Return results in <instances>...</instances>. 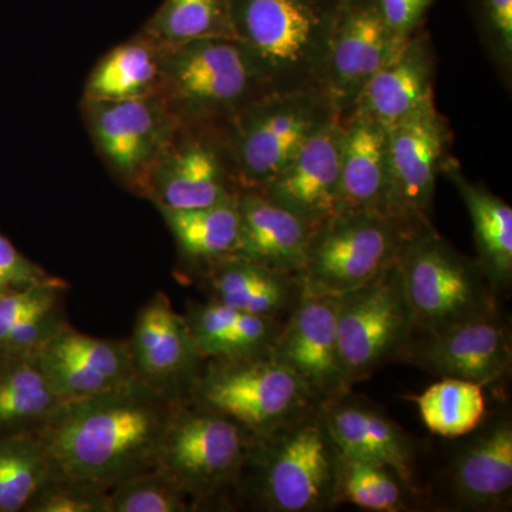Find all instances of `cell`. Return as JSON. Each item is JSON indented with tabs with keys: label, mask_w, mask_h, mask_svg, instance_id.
Listing matches in <instances>:
<instances>
[{
	"label": "cell",
	"mask_w": 512,
	"mask_h": 512,
	"mask_svg": "<svg viewBox=\"0 0 512 512\" xmlns=\"http://www.w3.org/2000/svg\"><path fill=\"white\" fill-rule=\"evenodd\" d=\"M177 393L137 377L109 392L63 403L35 431L52 478L110 491L127 478L154 470Z\"/></svg>",
	"instance_id": "1"
},
{
	"label": "cell",
	"mask_w": 512,
	"mask_h": 512,
	"mask_svg": "<svg viewBox=\"0 0 512 512\" xmlns=\"http://www.w3.org/2000/svg\"><path fill=\"white\" fill-rule=\"evenodd\" d=\"M342 0H231L237 42L268 93L326 90Z\"/></svg>",
	"instance_id": "2"
},
{
	"label": "cell",
	"mask_w": 512,
	"mask_h": 512,
	"mask_svg": "<svg viewBox=\"0 0 512 512\" xmlns=\"http://www.w3.org/2000/svg\"><path fill=\"white\" fill-rule=\"evenodd\" d=\"M266 94L237 40L163 47L160 96L183 126L227 127Z\"/></svg>",
	"instance_id": "3"
},
{
	"label": "cell",
	"mask_w": 512,
	"mask_h": 512,
	"mask_svg": "<svg viewBox=\"0 0 512 512\" xmlns=\"http://www.w3.org/2000/svg\"><path fill=\"white\" fill-rule=\"evenodd\" d=\"M413 333L433 332L494 315L498 293L477 258L460 254L430 220L421 222L399 261Z\"/></svg>",
	"instance_id": "4"
},
{
	"label": "cell",
	"mask_w": 512,
	"mask_h": 512,
	"mask_svg": "<svg viewBox=\"0 0 512 512\" xmlns=\"http://www.w3.org/2000/svg\"><path fill=\"white\" fill-rule=\"evenodd\" d=\"M420 224L376 211L336 212L313 228L305 266L296 275L301 295L342 296L369 284L400 261Z\"/></svg>",
	"instance_id": "5"
},
{
	"label": "cell",
	"mask_w": 512,
	"mask_h": 512,
	"mask_svg": "<svg viewBox=\"0 0 512 512\" xmlns=\"http://www.w3.org/2000/svg\"><path fill=\"white\" fill-rule=\"evenodd\" d=\"M339 448L320 412L303 413L272 433L252 437L245 466L269 511L313 512L335 507Z\"/></svg>",
	"instance_id": "6"
},
{
	"label": "cell",
	"mask_w": 512,
	"mask_h": 512,
	"mask_svg": "<svg viewBox=\"0 0 512 512\" xmlns=\"http://www.w3.org/2000/svg\"><path fill=\"white\" fill-rule=\"evenodd\" d=\"M190 382L198 406L235 421L252 437L272 433L311 410L308 387L271 353L210 359Z\"/></svg>",
	"instance_id": "7"
},
{
	"label": "cell",
	"mask_w": 512,
	"mask_h": 512,
	"mask_svg": "<svg viewBox=\"0 0 512 512\" xmlns=\"http://www.w3.org/2000/svg\"><path fill=\"white\" fill-rule=\"evenodd\" d=\"M338 116L326 90L269 93L249 104L225 127L241 190L261 191Z\"/></svg>",
	"instance_id": "8"
},
{
	"label": "cell",
	"mask_w": 512,
	"mask_h": 512,
	"mask_svg": "<svg viewBox=\"0 0 512 512\" xmlns=\"http://www.w3.org/2000/svg\"><path fill=\"white\" fill-rule=\"evenodd\" d=\"M252 436L235 421L178 399L158 447L160 471L198 505L242 477Z\"/></svg>",
	"instance_id": "9"
},
{
	"label": "cell",
	"mask_w": 512,
	"mask_h": 512,
	"mask_svg": "<svg viewBox=\"0 0 512 512\" xmlns=\"http://www.w3.org/2000/svg\"><path fill=\"white\" fill-rule=\"evenodd\" d=\"M413 335L399 262L369 284L340 296L338 345L349 389L394 359Z\"/></svg>",
	"instance_id": "10"
},
{
	"label": "cell",
	"mask_w": 512,
	"mask_h": 512,
	"mask_svg": "<svg viewBox=\"0 0 512 512\" xmlns=\"http://www.w3.org/2000/svg\"><path fill=\"white\" fill-rule=\"evenodd\" d=\"M93 141L110 170L148 197L151 173L183 124L160 94L128 100H84Z\"/></svg>",
	"instance_id": "11"
},
{
	"label": "cell",
	"mask_w": 512,
	"mask_h": 512,
	"mask_svg": "<svg viewBox=\"0 0 512 512\" xmlns=\"http://www.w3.org/2000/svg\"><path fill=\"white\" fill-rule=\"evenodd\" d=\"M241 191L225 127L217 126H181L148 184V197L168 210L210 207Z\"/></svg>",
	"instance_id": "12"
},
{
	"label": "cell",
	"mask_w": 512,
	"mask_h": 512,
	"mask_svg": "<svg viewBox=\"0 0 512 512\" xmlns=\"http://www.w3.org/2000/svg\"><path fill=\"white\" fill-rule=\"evenodd\" d=\"M394 359L431 375L456 377L485 386L510 372V326L498 312L433 332L413 333Z\"/></svg>",
	"instance_id": "13"
},
{
	"label": "cell",
	"mask_w": 512,
	"mask_h": 512,
	"mask_svg": "<svg viewBox=\"0 0 512 512\" xmlns=\"http://www.w3.org/2000/svg\"><path fill=\"white\" fill-rule=\"evenodd\" d=\"M451 144L453 131L434 100L389 127L397 217L413 224L430 220L437 177L453 158Z\"/></svg>",
	"instance_id": "14"
},
{
	"label": "cell",
	"mask_w": 512,
	"mask_h": 512,
	"mask_svg": "<svg viewBox=\"0 0 512 512\" xmlns=\"http://www.w3.org/2000/svg\"><path fill=\"white\" fill-rule=\"evenodd\" d=\"M340 296H299L269 353L308 387L319 404L346 397L338 345Z\"/></svg>",
	"instance_id": "15"
},
{
	"label": "cell",
	"mask_w": 512,
	"mask_h": 512,
	"mask_svg": "<svg viewBox=\"0 0 512 512\" xmlns=\"http://www.w3.org/2000/svg\"><path fill=\"white\" fill-rule=\"evenodd\" d=\"M33 352L66 402L109 392L138 377L128 342L84 335L64 322Z\"/></svg>",
	"instance_id": "16"
},
{
	"label": "cell",
	"mask_w": 512,
	"mask_h": 512,
	"mask_svg": "<svg viewBox=\"0 0 512 512\" xmlns=\"http://www.w3.org/2000/svg\"><path fill=\"white\" fill-rule=\"evenodd\" d=\"M393 55L392 40L379 0H342L330 46L326 92L340 119L377 70Z\"/></svg>",
	"instance_id": "17"
},
{
	"label": "cell",
	"mask_w": 512,
	"mask_h": 512,
	"mask_svg": "<svg viewBox=\"0 0 512 512\" xmlns=\"http://www.w3.org/2000/svg\"><path fill=\"white\" fill-rule=\"evenodd\" d=\"M343 137L345 121L338 116L305 144L281 174L258 192L313 228L328 220L339 208Z\"/></svg>",
	"instance_id": "18"
},
{
	"label": "cell",
	"mask_w": 512,
	"mask_h": 512,
	"mask_svg": "<svg viewBox=\"0 0 512 512\" xmlns=\"http://www.w3.org/2000/svg\"><path fill=\"white\" fill-rule=\"evenodd\" d=\"M128 346L138 379L165 389L180 390L181 384L191 382L202 360L187 318L175 311L163 292L138 312Z\"/></svg>",
	"instance_id": "19"
},
{
	"label": "cell",
	"mask_w": 512,
	"mask_h": 512,
	"mask_svg": "<svg viewBox=\"0 0 512 512\" xmlns=\"http://www.w3.org/2000/svg\"><path fill=\"white\" fill-rule=\"evenodd\" d=\"M436 53L424 28L377 70L350 113L365 114L387 127L434 100Z\"/></svg>",
	"instance_id": "20"
},
{
	"label": "cell",
	"mask_w": 512,
	"mask_h": 512,
	"mask_svg": "<svg viewBox=\"0 0 512 512\" xmlns=\"http://www.w3.org/2000/svg\"><path fill=\"white\" fill-rule=\"evenodd\" d=\"M340 171L339 208L394 215V191L389 156V127L365 114L350 113Z\"/></svg>",
	"instance_id": "21"
},
{
	"label": "cell",
	"mask_w": 512,
	"mask_h": 512,
	"mask_svg": "<svg viewBox=\"0 0 512 512\" xmlns=\"http://www.w3.org/2000/svg\"><path fill=\"white\" fill-rule=\"evenodd\" d=\"M239 232L234 255L284 274L305 266L313 227L261 192L238 194Z\"/></svg>",
	"instance_id": "22"
},
{
	"label": "cell",
	"mask_w": 512,
	"mask_h": 512,
	"mask_svg": "<svg viewBox=\"0 0 512 512\" xmlns=\"http://www.w3.org/2000/svg\"><path fill=\"white\" fill-rule=\"evenodd\" d=\"M319 412L340 453L389 468L407 491L416 493L412 444L389 417L345 397L320 404Z\"/></svg>",
	"instance_id": "23"
},
{
	"label": "cell",
	"mask_w": 512,
	"mask_h": 512,
	"mask_svg": "<svg viewBox=\"0 0 512 512\" xmlns=\"http://www.w3.org/2000/svg\"><path fill=\"white\" fill-rule=\"evenodd\" d=\"M453 488L471 510L505 507L512 493V424L495 421L471 441L453 468Z\"/></svg>",
	"instance_id": "24"
},
{
	"label": "cell",
	"mask_w": 512,
	"mask_h": 512,
	"mask_svg": "<svg viewBox=\"0 0 512 512\" xmlns=\"http://www.w3.org/2000/svg\"><path fill=\"white\" fill-rule=\"evenodd\" d=\"M443 175L454 184L473 222L477 261L498 293L512 284V208L483 184L468 180L456 158Z\"/></svg>",
	"instance_id": "25"
},
{
	"label": "cell",
	"mask_w": 512,
	"mask_h": 512,
	"mask_svg": "<svg viewBox=\"0 0 512 512\" xmlns=\"http://www.w3.org/2000/svg\"><path fill=\"white\" fill-rule=\"evenodd\" d=\"M214 301L252 315L279 316L291 312L301 296L295 275L265 268L231 255L207 268Z\"/></svg>",
	"instance_id": "26"
},
{
	"label": "cell",
	"mask_w": 512,
	"mask_h": 512,
	"mask_svg": "<svg viewBox=\"0 0 512 512\" xmlns=\"http://www.w3.org/2000/svg\"><path fill=\"white\" fill-rule=\"evenodd\" d=\"M201 359H237L269 352L282 323L214 301L185 316Z\"/></svg>",
	"instance_id": "27"
},
{
	"label": "cell",
	"mask_w": 512,
	"mask_h": 512,
	"mask_svg": "<svg viewBox=\"0 0 512 512\" xmlns=\"http://www.w3.org/2000/svg\"><path fill=\"white\" fill-rule=\"evenodd\" d=\"M163 47L140 33L101 59L87 80L84 100H128L160 94Z\"/></svg>",
	"instance_id": "28"
},
{
	"label": "cell",
	"mask_w": 512,
	"mask_h": 512,
	"mask_svg": "<svg viewBox=\"0 0 512 512\" xmlns=\"http://www.w3.org/2000/svg\"><path fill=\"white\" fill-rule=\"evenodd\" d=\"M8 355L0 366V430L35 433L66 400L53 390L35 352Z\"/></svg>",
	"instance_id": "29"
},
{
	"label": "cell",
	"mask_w": 512,
	"mask_h": 512,
	"mask_svg": "<svg viewBox=\"0 0 512 512\" xmlns=\"http://www.w3.org/2000/svg\"><path fill=\"white\" fill-rule=\"evenodd\" d=\"M160 211L188 261L210 268L234 255L239 232L238 197L210 207Z\"/></svg>",
	"instance_id": "30"
},
{
	"label": "cell",
	"mask_w": 512,
	"mask_h": 512,
	"mask_svg": "<svg viewBox=\"0 0 512 512\" xmlns=\"http://www.w3.org/2000/svg\"><path fill=\"white\" fill-rule=\"evenodd\" d=\"M141 33L161 47L204 39L237 40L231 0H164Z\"/></svg>",
	"instance_id": "31"
},
{
	"label": "cell",
	"mask_w": 512,
	"mask_h": 512,
	"mask_svg": "<svg viewBox=\"0 0 512 512\" xmlns=\"http://www.w3.org/2000/svg\"><path fill=\"white\" fill-rule=\"evenodd\" d=\"M483 387L470 380L441 377L413 400L431 433L457 439L473 433L483 423L487 414Z\"/></svg>",
	"instance_id": "32"
},
{
	"label": "cell",
	"mask_w": 512,
	"mask_h": 512,
	"mask_svg": "<svg viewBox=\"0 0 512 512\" xmlns=\"http://www.w3.org/2000/svg\"><path fill=\"white\" fill-rule=\"evenodd\" d=\"M50 477L49 457L35 433L0 440V512L28 510Z\"/></svg>",
	"instance_id": "33"
},
{
	"label": "cell",
	"mask_w": 512,
	"mask_h": 512,
	"mask_svg": "<svg viewBox=\"0 0 512 512\" xmlns=\"http://www.w3.org/2000/svg\"><path fill=\"white\" fill-rule=\"evenodd\" d=\"M404 490L402 481L389 468L339 451L335 507L349 503L367 511H404Z\"/></svg>",
	"instance_id": "34"
},
{
	"label": "cell",
	"mask_w": 512,
	"mask_h": 512,
	"mask_svg": "<svg viewBox=\"0 0 512 512\" xmlns=\"http://www.w3.org/2000/svg\"><path fill=\"white\" fill-rule=\"evenodd\" d=\"M197 507L167 476L157 470L137 474L109 491V512H185Z\"/></svg>",
	"instance_id": "35"
},
{
	"label": "cell",
	"mask_w": 512,
	"mask_h": 512,
	"mask_svg": "<svg viewBox=\"0 0 512 512\" xmlns=\"http://www.w3.org/2000/svg\"><path fill=\"white\" fill-rule=\"evenodd\" d=\"M474 25L501 79L512 76V0H468Z\"/></svg>",
	"instance_id": "36"
},
{
	"label": "cell",
	"mask_w": 512,
	"mask_h": 512,
	"mask_svg": "<svg viewBox=\"0 0 512 512\" xmlns=\"http://www.w3.org/2000/svg\"><path fill=\"white\" fill-rule=\"evenodd\" d=\"M28 511L109 512V490L99 485L50 477L33 498Z\"/></svg>",
	"instance_id": "37"
},
{
	"label": "cell",
	"mask_w": 512,
	"mask_h": 512,
	"mask_svg": "<svg viewBox=\"0 0 512 512\" xmlns=\"http://www.w3.org/2000/svg\"><path fill=\"white\" fill-rule=\"evenodd\" d=\"M436 2L437 0H379L380 10L392 40L393 55L423 28L427 13Z\"/></svg>",
	"instance_id": "38"
},
{
	"label": "cell",
	"mask_w": 512,
	"mask_h": 512,
	"mask_svg": "<svg viewBox=\"0 0 512 512\" xmlns=\"http://www.w3.org/2000/svg\"><path fill=\"white\" fill-rule=\"evenodd\" d=\"M63 289V282L60 279L52 278L43 284L0 293V342L5 338L8 330L26 313L47 299L60 295Z\"/></svg>",
	"instance_id": "39"
},
{
	"label": "cell",
	"mask_w": 512,
	"mask_h": 512,
	"mask_svg": "<svg viewBox=\"0 0 512 512\" xmlns=\"http://www.w3.org/2000/svg\"><path fill=\"white\" fill-rule=\"evenodd\" d=\"M39 266L20 254L15 245L0 235V293L18 291L50 281Z\"/></svg>",
	"instance_id": "40"
}]
</instances>
